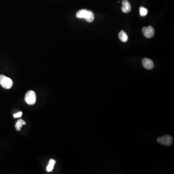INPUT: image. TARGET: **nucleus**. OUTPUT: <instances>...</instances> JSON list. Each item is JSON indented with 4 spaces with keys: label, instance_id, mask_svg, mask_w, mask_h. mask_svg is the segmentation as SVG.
<instances>
[{
    "label": "nucleus",
    "instance_id": "11",
    "mask_svg": "<svg viewBox=\"0 0 174 174\" xmlns=\"http://www.w3.org/2000/svg\"><path fill=\"white\" fill-rule=\"evenodd\" d=\"M55 163H56V161L54 160H50L49 162V164H48V166H47V171L48 172H51V171H52Z\"/></svg>",
    "mask_w": 174,
    "mask_h": 174
},
{
    "label": "nucleus",
    "instance_id": "8",
    "mask_svg": "<svg viewBox=\"0 0 174 174\" xmlns=\"http://www.w3.org/2000/svg\"><path fill=\"white\" fill-rule=\"evenodd\" d=\"M118 37L122 42H126L128 39L127 35H126V33L123 31H122L119 32L118 34Z\"/></svg>",
    "mask_w": 174,
    "mask_h": 174
},
{
    "label": "nucleus",
    "instance_id": "10",
    "mask_svg": "<svg viewBox=\"0 0 174 174\" xmlns=\"http://www.w3.org/2000/svg\"><path fill=\"white\" fill-rule=\"evenodd\" d=\"M94 19V16L93 13L92 11H89L88 14L85 19L86 21L88 23H92Z\"/></svg>",
    "mask_w": 174,
    "mask_h": 174
},
{
    "label": "nucleus",
    "instance_id": "4",
    "mask_svg": "<svg viewBox=\"0 0 174 174\" xmlns=\"http://www.w3.org/2000/svg\"><path fill=\"white\" fill-rule=\"evenodd\" d=\"M142 33L146 38H151L154 36L155 31L154 28L152 26L144 27L142 29Z\"/></svg>",
    "mask_w": 174,
    "mask_h": 174
},
{
    "label": "nucleus",
    "instance_id": "13",
    "mask_svg": "<svg viewBox=\"0 0 174 174\" xmlns=\"http://www.w3.org/2000/svg\"><path fill=\"white\" fill-rule=\"evenodd\" d=\"M22 115H23V112H18V113L14 114V118L21 117Z\"/></svg>",
    "mask_w": 174,
    "mask_h": 174
},
{
    "label": "nucleus",
    "instance_id": "12",
    "mask_svg": "<svg viewBox=\"0 0 174 174\" xmlns=\"http://www.w3.org/2000/svg\"><path fill=\"white\" fill-rule=\"evenodd\" d=\"M140 14L142 17H145L147 14L148 11L146 8H144V7L141 6L139 8Z\"/></svg>",
    "mask_w": 174,
    "mask_h": 174
},
{
    "label": "nucleus",
    "instance_id": "7",
    "mask_svg": "<svg viewBox=\"0 0 174 174\" xmlns=\"http://www.w3.org/2000/svg\"><path fill=\"white\" fill-rule=\"evenodd\" d=\"M88 10H86V9H82V10H79L77 13L76 16L77 18H79V19H82V18L86 19L87 15L88 14Z\"/></svg>",
    "mask_w": 174,
    "mask_h": 174
},
{
    "label": "nucleus",
    "instance_id": "5",
    "mask_svg": "<svg viewBox=\"0 0 174 174\" xmlns=\"http://www.w3.org/2000/svg\"><path fill=\"white\" fill-rule=\"evenodd\" d=\"M142 64L144 68L147 70H151L154 67V64L152 60L150 59L145 58L142 60Z\"/></svg>",
    "mask_w": 174,
    "mask_h": 174
},
{
    "label": "nucleus",
    "instance_id": "2",
    "mask_svg": "<svg viewBox=\"0 0 174 174\" xmlns=\"http://www.w3.org/2000/svg\"><path fill=\"white\" fill-rule=\"evenodd\" d=\"M25 101L29 105H34L36 101V95L33 90H29L26 93Z\"/></svg>",
    "mask_w": 174,
    "mask_h": 174
},
{
    "label": "nucleus",
    "instance_id": "9",
    "mask_svg": "<svg viewBox=\"0 0 174 174\" xmlns=\"http://www.w3.org/2000/svg\"><path fill=\"white\" fill-rule=\"evenodd\" d=\"M23 125H26V122L23 121L22 119H19L16 122V125H15V127L16 128V130L19 131L20 130L21 128L23 127Z\"/></svg>",
    "mask_w": 174,
    "mask_h": 174
},
{
    "label": "nucleus",
    "instance_id": "1",
    "mask_svg": "<svg viewBox=\"0 0 174 174\" xmlns=\"http://www.w3.org/2000/svg\"><path fill=\"white\" fill-rule=\"evenodd\" d=\"M0 85L6 89H10L13 85L12 80L4 75H0Z\"/></svg>",
    "mask_w": 174,
    "mask_h": 174
},
{
    "label": "nucleus",
    "instance_id": "3",
    "mask_svg": "<svg viewBox=\"0 0 174 174\" xmlns=\"http://www.w3.org/2000/svg\"><path fill=\"white\" fill-rule=\"evenodd\" d=\"M157 140L159 144L166 146H170L173 143L172 136L168 135H164L162 137H158Z\"/></svg>",
    "mask_w": 174,
    "mask_h": 174
},
{
    "label": "nucleus",
    "instance_id": "6",
    "mask_svg": "<svg viewBox=\"0 0 174 174\" xmlns=\"http://www.w3.org/2000/svg\"><path fill=\"white\" fill-rule=\"evenodd\" d=\"M122 3V10L123 12L125 13H129L131 10V6L130 2L127 0H123Z\"/></svg>",
    "mask_w": 174,
    "mask_h": 174
}]
</instances>
